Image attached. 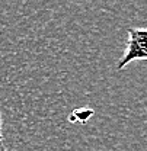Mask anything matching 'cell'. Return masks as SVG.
<instances>
[{"label": "cell", "instance_id": "1", "mask_svg": "<svg viewBox=\"0 0 147 151\" xmlns=\"http://www.w3.org/2000/svg\"><path fill=\"white\" fill-rule=\"evenodd\" d=\"M133 61H147V28H130L125 51L117 68L122 70Z\"/></svg>", "mask_w": 147, "mask_h": 151}, {"label": "cell", "instance_id": "2", "mask_svg": "<svg viewBox=\"0 0 147 151\" xmlns=\"http://www.w3.org/2000/svg\"><path fill=\"white\" fill-rule=\"evenodd\" d=\"M0 151H6L3 145V132H1V115H0Z\"/></svg>", "mask_w": 147, "mask_h": 151}]
</instances>
